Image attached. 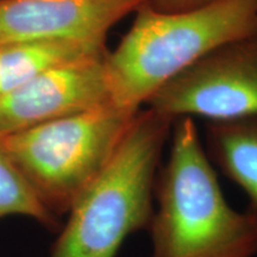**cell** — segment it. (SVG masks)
Listing matches in <instances>:
<instances>
[{
  "label": "cell",
  "instance_id": "5",
  "mask_svg": "<svg viewBox=\"0 0 257 257\" xmlns=\"http://www.w3.org/2000/svg\"><path fill=\"white\" fill-rule=\"evenodd\" d=\"M147 104L173 121L199 117L231 123L257 117V34L202 57Z\"/></svg>",
  "mask_w": 257,
  "mask_h": 257
},
{
  "label": "cell",
  "instance_id": "7",
  "mask_svg": "<svg viewBox=\"0 0 257 257\" xmlns=\"http://www.w3.org/2000/svg\"><path fill=\"white\" fill-rule=\"evenodd\" d=\"M149 0H0V47L43 40L104 42Z\"/></svg>",
  "mask_w": 257,
  "mask_h": 257
},
{
  "label": "cell",
  "instance_id": "3",
  "mask_svg": "<svg viewBox=\"0 0 257 257\" xmlns=\"http://www.w3.org/2000/svg\"><path fill=\"white\" fill-rule=\"evenodd\" d=\"M173 123L138 111L110 162L67 213L49 257H117L128 237L148 231Z\"/></svg>",
  "mask_w": 257,
  "mask_h": 257
},
{
  "label": "cell",
  "instance_id": "2",
  "mask_svg": "<svg viewBox=\"0 0 257 257\" xmlns=\"http://www.w3.org/2000/svg\"><path fill=\"white\" fill-rule=\"evenodd\" d=\"M136 12L105 59L112 102L131 111L212 51L257 34V0H213L175 12L147 3Z\"/></svg>",
  "mask_w": 257,
  "mask_h": 257
},
{
  "label": "cell",
  "instance_id": "11",
  "mask_svg": "<svg viewBox=\"0 0 257 257\" xmlns=\"http://www.w3.org/2000/svg\"><path fill=\"white\" fill-rule=\"evenodd\" d=\"M213 0H149L148 4L154 9L166 12L186 11V10L197 9L206 5Z\"/></svg>",
  "mask_w": 257,
  "mask_h": 257
},
{
  "label": "cell",
  "instance_id": "1",
  "mask_svg": "<svg viewBox=\"0 0 257 257\" xmlns=\"http://www.w3.org/2000/svg\"><path fill=\"white\" fill-rule=\"evenodd\" d=\"M148 257H255L257 221L225 198L194 119H175L160 167Z\"/></svg>",
  "mask_w": 257,
  "mask_h": 257
},
{
  "label": "cell",
  "instance_id": "9",
  "mask_svg": "<svg viewBox=\"0 0 257 257\" xmlns=\"http://www.w3.org/2000/svg\"><path fill=\"white\" fill-rule=\"evenodd\" d=\"M207 142L212 165L245 193L246 211L257 221V117L212 123Z\"/></svg>",
  "mask_w": 257,
  "mask_h": 257
},
{
  "label": "cell",
  "instance_id": "10",
  "mask_svg": "<svg viewBox=\"0 0 257 257\" xmlns=\"http://www.w3.org/2000/svg\"><path fill=\"white\" fill-rule=\"evenodd\" d=\"M14 216L30 218L50 231H59L62 225L35 197L0 137V220Z\"/></svg>",
  "mask_w": 257,
  "mask_h": 257
},
{
  "label": "cell",
  "instance_id": "6",
  "mask_svg": "<svg viewBox=\"0 0 257 257\" xmlns=\"http://www.w3.org/2000/svg\"><path fill=\"white\" fill-rule=\"evenodd\" d=\"M106 55L107 53L49 69L3 95L0 136L113 104Z\"/></svg>",
  "mask_w": 257,
  "mask_h": 257
},
{
  "label": "cell",
  "instance_id": "4",
  "mask_svg": "<svg viewBox=\"0 0 257 257\" xmlns=\"http://www.w3.org/2000/svg\"><path fill=\"white\" fill-rule=\"evenodd\" d=\"M138 111L107 104L0 137L40 204L61 220L110 162Z\"/></svg>",
  "mask_w": 257,
  "mask_h": 257
},
{
  "label": "cell",
  "instance_id": "8",
  "mask_svg": "<svg viewBox=\"0 0 257 257\" xmlns=\"http://www.w3.org/2000/svg\"><path fill=\"white\" fill-rule=\"evenodd\" d=\"M107 53L104 42L43 40L0 47V98L35 76Z\"/></svg>",
  "mask_w": 257,
  "mask_h": 257
}]
</instances>
